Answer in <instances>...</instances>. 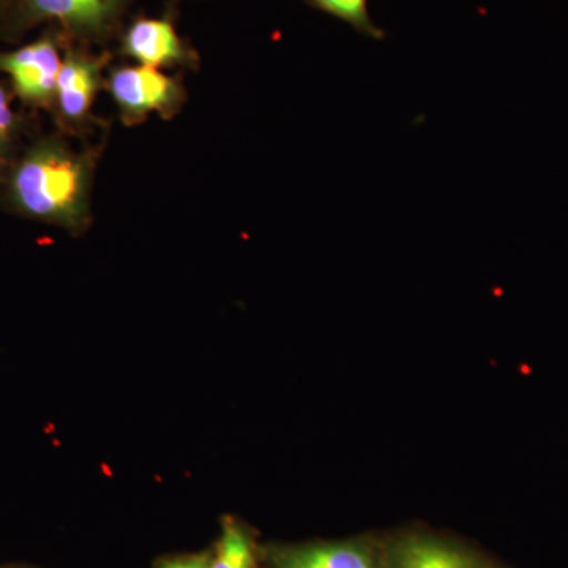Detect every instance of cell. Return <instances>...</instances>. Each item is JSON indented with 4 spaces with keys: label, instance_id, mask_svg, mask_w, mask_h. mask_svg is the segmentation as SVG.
Listing matches in <instances>:
<instances>
[{
    "label": "cell",
    "instance_id": "obj_1",
    "mask_svg": "<svg viewBox=\"0 0 568 568\" xmlns=\"http://www.w3.org/2000/svg\"><path fill=\"white\" fill-rule=\"evenodd\" d=\"M104 145L74 149L55 130L26 142L0 186V209L74 237L93 222V185Z\"/></svg>",
    "mask_w": 568,
    "mask_h": 568
},
{
    "label": "cell",
    "instance_id": "obj_2",
    "mask_svg": "<svg viewBox=\"0 0 568 568\" xmlns=\"http://www.w3.org/2000/svg\"><path fill=\"white\" fill-rule=\"evenodd\" d=\"M133 0H13L0 17V40H21L40 26H54L69 43L106 48L125 28Z\"/></svg>",
    "mask_w": 568,
    "mask_h": 568
},
{
    "label": "cell",
    "instance_id": "obj_3",
    "mask_svg": "<svg viewBox=\"0 0 568 568\" xmlns=\"http://www.w3.org/2000/svg\"><path fill=\"white\" fill-rule=\"evenodd\" d=\"M112 58L114 54L108 48L95 51V48L67 43L50 114L59 133L70 140H85L99 129L93 106L104 89Z\"/></svg>",
    "mask_w": 568,
    "mask_h": 568
},
{
    "label": "cell",
    "instance_id": "obj_4",
    "mask_svg": "<svg viewBox=\"0 0 568 568\" xmlns=\"http://www.w3.org/2000/svg\"><path fill=\"white\" fill-rule=\"evenodd\" d=\"M104 91L110 93L122 125L130 129L148 122L152 114L173 121L189 102L181 77L138 63H123L108 70Z\"/></svg>",
    "mask_w": 568,
    "mask_h": 568
},
{
    "label": "cell",
    "instance_id": "obj_5",
    "mask_svg": "<svg viewBox=\"0 0 568 568\" xmlns=\"http://www.w3.org/2000/svg\"><path fill=\"white\" fill-rule=\"evenodd\" d=\"M67 43L58 28L48 26L39 39L0 51V74L9 80L14 99L29 110L51 114Z\"/></svg>",
    "mask_w": 568,
    "mask_h": 568
},
{
    "label": "cell",
    "instance_id": "obj_6",
    "mask_svg": "<svg viewBox=\"0 0 568 568\" xmlns=\"http://www.w3.org/2000/svg\"><path fill=\"white\" fill-rule=\"evenodd\" d=\"M118 40L119 54L138 65L193 71L201 65L200 54L179 33L171 17L134 18Z\"/></svg>",
    "mask_w": 568,
    "mask_h": 568
},
{
    "label": "cell",
    "instance_id": "obj_7",
    "mask_svg": "<svg viewBox=\"0 0 568 568\" xmlns=\"http://www.w3.org/2000/svg\"><path fill=\"white\" fill-rule=\"evenodd\" d=\"M261 560L267 568H384L381 548L366 540L265 545Z\"/></svg>",
    "mask_w": 568,
    "mask_h": 568
},
{
    "label": "cell",
    "instance_id": "obj_8",
    "mask_svg": "<svg viewBox=\"0 0 568 568\" xmlns=\"http://www.w3.org/2000/svg\"><path fill=\"white\" fill-rule=\"evenodd\" d=\"M384 568H496L480 552L433 534L410 532L381 548Z\"/></svg>",
    "mask_w": 568,
    "mask_h": 568
},
{
    "label": "cell",
    "instance_id": "obj_9",
    "mask_svg": "<svg viewBox=\"0 0 568 568\" xmlns=\"http://www.w3.org/2000/svg\"><path fill=\"white\" fill-rule=\"evenodd\" d=\"M261 547L242 519L222 518L220 536L211 551V568H260Z\"/></svg>",
    "mask_w": 568,
    "mask_h": 568
},
{
    "label": "cell",
    "instance_id": "obj_10",
    "mask_svg": "<svg viewBox=\"0 0 568 568\" xmlns=\"http://www.w3.org/2000/svg\"><path fill=\"white\" fill-rule=\"evenodd\" d=\"M14 95L9 84L0 81V186L9 173L11 164L24 148L28 122L14 108Z\"/></svg>",
    "mask_w": 568,
    "mask_h": 568
},
{
    "label": "cell",
    "instance_id": "obj_11",
    "mask_svg": "<svg viewBox=\"0 0 568 568\" xmlns=\"http://www.w3.org/2000/svg\"><path fill=\"white\" fill-rule=\"evenodd\" d=\"M315 9L347 22L369 37H379L381 31L369 18L368 0H310Z\"/></svg>",
    "mask_w": 568,
    "mask_h": 568
},
{
    "label": "cell",
    "instance_id": "obj_12",
    "mask_svg": "<svg viewBox=\"0 0 568 568\" xmlns=\"http://www.w3.org/2000/svg\"><path fill=\"white\" fill-rule=\"evenodd\" d=\"M155 568H211V551L164 556L156 560Z\"/></svg>",
    "mask_w": 568,
    "mask_h": 568
},
{
    "label": "cell",
    "instance_id": "obj_13",
    "mask_svg": "<svg viewBox=\"0 0 568 568\" xmlns=\"http://www.w3.org/2000/svg\"><path fill=\"white\" fill-rule=\"evenodd\" d=\"M0 568H39L33 566H28V564H3Z\"/></svg>",
    "mask_w": 568,
    "mask_h": 568
},
{
    "label": "cell",
    "instance_id": "obj_14",
    "mask_svg": "<svg viewBox=\"0 0 568 568\" xmlns=\"http://www.w3.org/2000/svg\"><path fill=\"white\" fill-rule=\"evenodd\" d=\"M11 2H13V0H0V17L6 13L7 9L11 6Z\"/></svg>",
    "mask_w": 568,
    "mask_h": 568
},
{
    "label": "cell",
    "instance_id": "obj_15",
    "mask_svg": "<svg viewBox=\"0 0 568 568\" xmlns=\"http://www.w3.org/2000/svg\"><path fill=\"white\" fill-rule=\"evenodd\" d=\"M171 2H173L175 6V3L183 2V0H171Z\"/></svg>",
    "mask_w": 568,
    "mask_h": 568
}]
</instances>
